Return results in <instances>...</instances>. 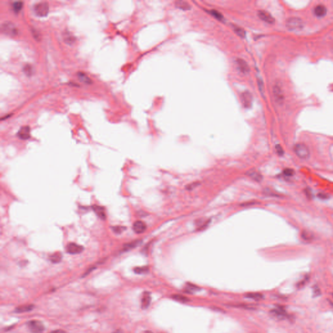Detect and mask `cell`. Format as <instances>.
Returning a JSON list of instances; mask_svg holds the SVG:
<instances>
[{
    "mask_svg": "<svg viewBox=\"0 0 333 333\" xmlns=\"http://www.w3.org/2000/svg\"><path fill=\"white\" fill-rule=\"evenodd\" d=\"M151 302V295L149 292H145L142 294L141 299V307L142 309H146L149 306Z\"/></svg>",
    "mask_w": 333,
    "mask_h": 333,
    "instance_id": "5bb4252c",
    "label": "cell"
},
{
    "mask_svg": "<svg viewBox=\"0 0 333 333\" xmlns=\"http://www.w3.org/2000/svg\"><path fill=\"white\" fill-rule=\"evenodd\" d=\"M241 100L244 107L246 108L250 107L251 106L252 102H253V96L251 93L249 91L243 92L241 94Z\"/></svg>",
    "mask_w": 333,
    "mask_h": 333,
    "instance_id": "30bf717a",
    "label": "cell"
},
{
    "mask_svg": "<svg viewBox=\"0 0 333 333\" xmlns=\"http://www.w3.org/2000/svg\"><path fill=\"white\" fill-rule=\"evenodd\" d=\"M246 175H247L250 178H251L253 180H255L256 181H261L263 178L261 174L254 170L249 171L247 172H246Z\"/></svg>",
    "mask_w": 333,
    "mask_h": 333,
    "instance_id": "d6986e66",
    "label": "cell"
},
{
    "mask_svg": "<svg viewBox=\"0 0 333 333\" xmlns=\"http://www.w3.org/2000/svg\"><path fill=\"white\" fill-rule=\"evenodd\" d=\"M28 327L32 333H42L45 327L43 323L38 320H31L28 322Z\"/></svg>",
    "mask_w": 333,
    "mask_h": 333,
    "instance_id": "5b68a950",
    "label": "cell"
},
{
    "mask_svg": "<svg viewBox=\"0 0 333 333\" xmlns=\"http://www.w3.org/2000/svg\"><path fill=\"white\" fill-rule=\"evenodd\" d=\"M286 25L288 29L292 31H300L304 27V22L298 17H290L287 19Z\"/></svg>",
    "mask_w": 333,
    "mask_h": 333,
    "instance_id": "7a4b0ae2",
    "label": "cell"
},
{
    "mask_svg": "<svg viewBox=\"0 0 333 333\" xmlns=\"http://www.w3.org/2000/svg\"><path fill=\"white\" fill-rule=\"evenodd\" d=\"M83 250V246L74 243H70L67 246V252L70 254H77Z\"/></svg>",
    "mask_w": 333,
    "mask_h": 333,
    "instance_id": "ba28073f",
    "label": "cell"
},
{
    "mask_svg": "<svg viewBox=\"0 0 333 333\" xmlns=\"http://www.w3.org/2000/svg\"><path fill=\"white\" fill-rule=\"evenodd\" d=\"M172 297L174 299H175L176 301H178L181 302H184V303L189 301V299L188 297H185V296L181 295H172Z\"/></svg>",
    "mask_w": 333,
    "mask_h": 333,
    "instance_id": "4316f807",
    "label": "cell"
},
{
    "mask_svg": "<svg viewBox=\"0 0 333 333\" xmlns=\"http://www.w3.org/2000/svg\"><path fill=\"white\" fill-rule=\"evenodd\" d=\"M63 39L68 44H72L75 42V37L68 31L64 32L63 34Z\"/></svg>",
    "mask_w": 333,
    "mask_h": 333,
    "instance_id": "44dd1931",
    "label": "cell"
},
{
    "mask_svg": "<svg viewBox=\"0 0 333 333\" xmlns=\"http://www.w3.org/2000/svg\"><path fill=\"white\" fill-rule=\"evenodd\" d=\"M17 136L21 140H27L30 137V128L28 126H22L20 128L19 131L17 133Z\"/></svg>",
    "mask_w": 333,
    "mask_h": 333,
    "instance_id": "8fae6325",
    "label": "cell"
},
{
    "mask_svg": "<svg viewBox=\"0 0 333 333\" xmlns=\"http://www.w3.org/2000/svg\"><path fill=\"white\" fill-rule=\"evenodd\" d=\"M332 295H333V294H332Z\"/></svg>",
    "mask_w": 333,
    "mask_h": 333,
    "instance_id": "74e56055",
    "label": "cell"
},
{
    "mask_svg": "<svg viewBox=\"0 0 333 333\" xmlns=\"http://www.w3.org/2000/svg\"><path fill=\"white\" fill-rule=\"evenodd\" d=\"M34 12L38 16H46L49 12V5L46 2L37 3L34 6Z\"/></svg>",
    "mask_w": 333,
    "mask_h": 333,
    "instance_id": "3957f363",
    "label": "cell"
},
{
    "mask_svg": "<svg viewBox=\"0 0 333 333\" xmlns=\"http://www.w3.org/2000/svg\"><path fill=\"white\" fill-rule=\"evenodd\" d=\"M112 229H113V230L115 233L119 234V233H122L125 230H126V228L122 226H116V227H113L112 228Z\"/></svg>",
    "mask_w": 333,
    "mask_h": 333,
    "instance_id": "1f68e13d",
    "label": "cell"
},
{
    "mask_svg": "<svg viewBox=\"0 0 333 333\" xmlns=\"http://www.w3.org/2000/svg\"><path fill=\"white\" fill-rule=\"evenodd\" d=\"M245 296L246 298H248V299H251L256 301L261 300L263 298V295L260 293H248Z\"/></svg>",
    "mask_w": 333,
    "mask_h": 333,
    "instance_id": "7402d4cb",
    "label": "cell"
},
{
    "mask_svg": "<svg viewBox=\"0 0 333 333\" xmlns=\"http://www.w3.org/2000/svg\"><path fill=\"white\" fill-rule=\"evenodd\" d=\"M77 77H78V79L80 80V81H81L82 83H83L85 84H92L93 83V81L91 80V79L90 78V77L86 74L84 72H77Z\"/></svg>",
    "mask_w": 333,
    "mask_h": 333,
    "instance_id": "ac0fdd59",
    "label": "cell"
},
{
    "mask_svg": "<svg viewBox=\"0 0 333 333\" xmlns=\"http://www.w3.org/2000/svg\"><path fill=\"white\" fill-rule=\"evenodd\" d=\"M23 70L25 74L28 76H31L32 73H33V68L31 65H29V64H26V65H25L24 67Z\"/></svg>",
    "mask_w": 333,
    "mask_h": 333,
    "instance_id": "f1b7e54d",
    "label": "cell"
},
{
    "mask_svg": "<svg viewBox=\"0 0 333 333\" xmlns=\"http://www.w3.org/2000/svg\"><path fill=\"white\" fill-rule=\"evenodd\" d=\"M175 6L177 8H180V9L184 10V11L189 10L190 8H191V6H190L189 4L187 2H185V1H177V2H175Z\"/></svg>",
    "mask_w": 333,
    "mask_h": 333,
    "instance_id": "ffe728a7",
    "label": "cell"
},
{
    "mask_svg": "<svg viewBox=\"0 0 333 333\" xmlns=\"http://www.w3.org/2000/svg\"><path fill=\"white\" fill-rule=\"evenodd\" d=\"M50 260L54 263H57L62 260V254L60 253H55L50 256Z\"/></svg>",
    "mask_w": 333,
    "mask_h": 333,
    "instance_id": "cb8c5ba5",
    "label": "cell"
},
{
    "mask_svg": "<svg viewBox=\"0 0 333 333\" xmlns=\"http://www.w3.org/2000/svg\"><path fill=\"white\" fill-rule=\"evenodd\" d=\"M273 96L276 103L282 104L284 101V94L282 89L278 83H275L273 89Z\"/></svg>",
    "mask_w": 333,
    "mask_h": 333,
    "instance_id": "8992f818",
    "label": "cell"
},
{
    "mask_svg": "<svg viewBox=\"0 0 333 333\" xmlns=\"http://www.w3.org/2000/svg\"><path fill=\"white\" fill-rule=\"evenodd\" d=\"M140 241H141L140 240H136V241H132L130 243L125 244L124 245V251H128V250H132V249L135 248L136 246L140 243Z\"/></svg>",
    "mask_w": 333,
    "mask_h": 333,
    "instance_id": "603a6c76",
    "label": "cell"
},
{
    "mask_svg": "<svg viewBox=\"0 0 333 333\" xmlns=\"http://www.w3.org/2000/svg\"><path fill=\"white\" fill-rule=\"evenodd\" d=\"M133 230L137 233H142L146 230V225L141 220H137L133 223Z\"/></svg>",
    "mask_w": 333,
    "mask_h": 333,
    "instance_id": "7c38bea8",
    "label": "cell"
},
{
    "mask_svg": "<svg viewBox=\"0 0 333 333\" xmlns=\"http://www.w3.org/2000/svg\"><path fill=\"white\" fill-rule=\"evenodd\" d=\"M149 267L146 266L141 267H136L134 269V272L137 274H142L145 273L146 272L149 271Z\"/></svg>",
    "mask_w": 333,
    "mask_h": 333,
    "instance_id": "f546056e",
    "label": "cell"
},
{
    "mask_svg": "<svg viewBox=\"0 0 333 333\" xmlns=\"http://www.w3.org/2000/svg\"><path fill=\"white\" fill-rule=\"evenodd\" d=\"M294 152L301 159H306L309 157L310 151L305 144L298 143L294 146Z\"/></svg>",
    "mask_w": 333,
    "mask_h": 333,
    "instance_id": "277c9868",
    "label": "cell"
},
{
    "mask_svg": "<svg viewBox=\"0 0 333 333\" xmlns=\"http://www.w3.org/2000/svg\"><path fill=\"white\" fill-rule=\"evenodd\" d=\"M34 306L33 305H23L17 307L15 309V312L16 313H24V312H30L34 309Z\"/></svg>",
    "mask_w": 333,
    "mask_h": 333,
    "instance_id": "e0dca14e",
    "label": "cell"
},
{
    "mask_svg": "<svg viewBox=\"0 0 333 333\" xmlns=\"http://www.w3.org/2000/svg\"><path fill=\"white\" fill-rule=\"evenodd\" d=\"M113 333H123V332H122V331H120V330H118V331H116L114 332Z\"/></svg>",
    "mask_w": 333,
    "mask_h": 333,
    "instance_id": "d590c367",
    "label": "cell"
},
{
    "mask_svg": "<svg viewBox=\"0 0 333 333\" xmlns=\"http://www.w3.org/2000/svg\"><path fill=\"white\" fill-rule=\"evenodd\" d=\"M258 16L262 20L264 21L267 24H273L275 23V20L273 17V16H272L269 12H268L266 11H263V10L258 11Z\"/></svg>",
    "mask_w": 333,
    "mask_h": 333,
    "instance_id": "52a82bcc",
    "label": "cell"
},
{
    "mask_svg": "<svg viewBox=\"0 0 333 333\" xmlns=\"http://www.w3.org/2000/svg\"><path fill=\"white\" fill-rule=\"evenodd\" d=\"M233 31H234L237 35L240 36V37H243V38L245 37V31L243 29L241 28L240 27L234 25V26H233Z\"/></svg>",
    "mask_w": 333,
    "mask_h": 333,
    "instance_id": "83f0119b",
    "label": "cell"
},
{
    "mask_svg": "<svg viewBox=\"0 0 333 333\" xmlns=\"http://www.w3.org/2000/svg\"><path fill=\"white\" fill-rule=\"evenodd\" d=\"M320 293H321V292H320V290L319 289H318V288H315V289H314V292H313V295L314 296H318L320 295Z\"/></svg>",
    "mask_w": 333,
    "mask_h": 333,
    "instance_id": "e575fe53",
    "label": "cell"
},
{
    "mask_svg": "<svg viewBox=\"0 0 333 333\" xmlns=\"http://www.w3.org/2000/svg\"><path fill=\"white\" fill-rule=\"evenodd\" d=\"M210 13L212 15V16H214L215 18H217L219 20H221L223 18V15L220 13L219 12H218L217 11H215V10H211Z\"/></svg>",
    "mask_w": 333,
    "mask_h": 333,
    "instance_id": "4dcf8cb0",
    "label": "cell"
},
{
    "mask_svg": "<svg viewBox=\"0 0 333 333\" xmlns=\"http://www.w3.org/2000/svg\"><path fill=\"white\" fill-rule=\"evenodd\" d=\"M12 9L16 12L18 13L23 7V2H15L12 3Z\"/></svg>",
    "mask_w": 333,
    "mask_h": 333,
    "instance_id": "484cf974",
    "label": "cell"
},
{
    "mask_svg": "<svg viewBox=\"0 0 333 333\" xmlns=\"http://www.w3.org/2000/svg\"><path fill=\"white\" fill-rule=\"evenodd\" d=\"M275 149H276V152H277V154H278L279 155H282L284 154V150H283V149L282 148V146H281L280 145H276V147H275Z\"/></svg>",
    "mask_w": 333,
    "mask_h": 333,
    "instance_id": "836d02e7",
    "label": "cell"
},
{
    "mask_svg": "<svg viewBox=\"0 0 333 333\" xmlns=\"http://www.w3.org/2000/svg\"><path fill=\"white\" fill-rule=\"evenodd\" d=\"M1 30L3 33L10 37H15L18 33L16 25L10 21H4L1 25Z\"/></svg>",
    "mask_w": 333,
    "mask_h": 333,
    "instance_id": "6da1fadb",
    "label": "cell"
},
{
    "mask_svg": "<svg viewBox=\"0 0 333 333\" xmlns=\"http://www.w3.org/2000/svg\"><path fill=\"white\" fill-rule=\"evenodd\" d=\"M144 333H152V332H150V331H146V332H145Z\"/></svg>",
    "mask_w": 333,
    "mask_h": 333,
    "instance_id": "8d00e7d4",
    "label": "cell"
},
{
    "mask_svg": "<svg viewBox=\"0 0 333 333\" xmlns=\"http://www.w3.org/2000/svg\"><path fill=\"white\" fill-rule=\"evenodd\" d=\"M270 313L272 316L277 319H283L286 317V310L282 306H278L276 309L272 310Z\"/></svg>",
    "mask_w": 333,
    "mask_h": 333,
    "instance_id": "9c48e42d",
    "label": "cell"
},
{
    "mask_svg": "<svg viewBox=\"0 0 333 333\" xmlns=\"http://www.w3.org/2000/svg\"><path fill=\"white\" fill-rule=\"evenodd\" d=\"M92 207L93 211H94V213L96 214V215L99 218L102 220H106V215L105 212V210L103 207L97 206V205H94Z\"/></svg>",
    "mask_w": 333,
    "mask_h": 333,
    "instance_id": "2e32d148",
    "label": "cell"
},
{
    "mask_svg": "<svg viewBox=\"0 0 333 333\" xmlns=\"http://www.w3.org/2000/svg\"><path fill=\"white\" fill-rule=\"evenodd\" d=\"M236 63L239 70L243 73H246L249 72V67L245 60L242 59H237Z\"/></svg>",
    "mask_w": 333,
    "mask_h": 333,
    "instance_id": "9a60e30c",
    "label": "cell"
},
{
    "mask_svg": "<svg viewBox=\"0 0 333 333\" xmlns=\"http://www.w3.org/2000/svg\"><path fill=\"white\" fill-rule=\"evenodd\" d=\"M283 172L286 176H292L294 175V171L292 168H286Z\"/></svg>",
    "mask_w": 333,
    "mask_h": 333,
    "instance_id": "d6a6232c",
    "label": "cell"
},
{
    "mask_svg": "<svg viewBox=\"0 0 333 333\" xmlns=\"http://www.w3.org/2000/svg\"><path fill=\"white\" fill-rule=\"evenodd\" d=\"M313 235L309 231L304 230L301 233V238L306 241H311L313 240Z\"/></svg>",
    "mask_w": 333,
    "mask_h": 333,
    "instance_id": "d4e9b609",
    "label": "cell"
},
{
    "mask_svg": "<svg viewBox=\"0 0 333 333\" xmlns=\"http://www.w3.org/2000/svg\"><path fill=\"white\" fill-rule=\"evenodd\" d=\"M314 15L316 16L318 18H322V17L325 16L327 15V9L325 5H318L315 6L314 9Z\"/></svg>",
    "mask_w": 333,
    "mask_h": 333,
    "instance_id": "4fadbf2b",
    "label": "cell"
}]
</instances>
